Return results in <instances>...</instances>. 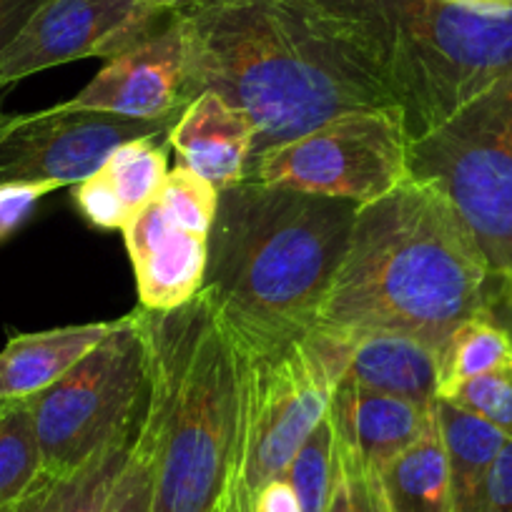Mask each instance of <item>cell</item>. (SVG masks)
<instances>
[{
  "label": "cell",
  "instance_id": "cb8c5ba5",
  "mask_svg": "<svg viewBox=\"0 0 512 512\" xmlns=\"http://www.w3.org/2000/svg\"><path fill=\"white\" fill-rule=\"evenodd\" d=\"M154 201L171 221L196 234L209 236L219 209V189L189 166L179 164L176 169H169Z\"/></svg>",
  "mask_w": 512,
  "mask_h": 512
},
{
  "label": "cell",
  "instance_id": "7c38bea8",
  "mask_svg": "<svg viewBox=\"0 0 512 512\" xmlns=\"http://www.w3.org/2000/svg\"><path fill=\"white\" fill-rule=\"evenodd\" d=\"M191 101L186 36L174 11L149 36L108 58L98 76L61 106L141 121H176Z\"/></svg>",
  "mask_w": 512,
  "mask_h": 512
},
{
  "label": "cell",
  "instance_id": "d6986e66",
  "mask_svg": "<svg viewBox=\"0 0 512 512\" xmlns=\"http://www.w3.org/2000/svg\"><path fill=\"white\" fill-rule=\"evenodd\" d=\"M362 480L379 512H452L450 465L435 417L410 447Z\"/></svg>",
  "mask_w": 512,
  "mask_h": 512
},
{
  "label": "cell",
  "instance_id": "9a60e30c",
  "mask_svg": "<svg viewBox=\"0 0 512 512\" xmlns=\"http://www.w3.org/2000/svg\"><path fill=\"white\" fill-rule=\"evenodd\" d=\"M254 136L246 113L219 93L201 91L169 128L166 144L176 151L181 166H189L221 191L244 181Z\"/></svg>",
  "mask_w": 512,
  "mask_h": 512
},
{
  "label": "cell",
  "instance_id": "52a82bcc",
  "mask_svg": "<svg viewBox=\"0 0 512 512\" xmlns=\"http://www.w3.org/2000/svg\"><path fill=\"white\" fill-rule=\"evenodd\" d=\"M149 397V342L141 309L116 319V329L33 397L43 472L56 480L76 475L93 457L126 445Z\"/></svg>",
  "mask_w": 512,
  "mask_h": 512
},
{
  "label": "cell",
  "instance_id": "5b68a950",
  "mask_svg": "<svg viewBox=\"0 0 512 512\" xmlns=\"http://www.w3.org/2000/svg\"><path fill=\"white\" fill-rule=\"evenodd\" d=\"M139 309L149 342L141 422L154 442L151 512H219L239 470V349L204 294L171 312Z\"/></svg>",
  "mask_w": 512,
  "mask_h": 512
},
{
  "label": "cell",
  "instance_id": "7a4b0ae2",
  "mask_svg": "<svg viewBox=\"0 0 512 512\" xmlns=\"http://www.w3.org/2000/svg\"><path fill=\"white\" fill-rule=\"evenodd\" d=\"M357 211L352 201L262 181L219 191L201 294L239 347H272L312 332Z\"/></svg>",
  "mask_w": 512,
  "mask_h": 512
},
{
  "label": "cell",
  "instance_id": "4fadbf2b",
  "mask_svg": "<svg viewBox=\"0 0 512 512\" xmlns=\"http://www.w3.org/2000/svg\"><path fill=\"white\" fill-rule=\"evenodd\" d=\"M123 239L141 307L171 312L199 297L209 264V236L179 226L151 201L123 226Z\"/></svg>",
  "mask_w": 512,
  "mask_h": 512
},
{
  "label": "cell",
  "instance_id": "3957f363",
  "mask_svg": "<svg viewBox=\"0 0 512 512\" xmlns=\"http://www.w3.org/2000/svg\"><path fill=\"white\" fill-rule=\"evenodd\" d=\"M176 16L191 98L214 91L246 113L256 134L251 161L334 116L390 106L334 56L292 0H191Z\"/></svg>",
  "mask_w": 512,
  "mask_h": 512
},
{
  "label": "cell",
  "instance_id": "ba28073f",
  "mask_svg": "<svg viewBox=\"0 0 512 512\" xmlns=\"http://www.w3.org/2000/svg\"><path fill=\"white\" fill-rule=\"evenodd\" d=\"M410 179V134L397 108H359L264 151L244 181L364 206Z\"/></svg>",
  "mask_w": 512,
  "mask_h": 512
},
{
  "label": "cell",
  "instance_id": "603a6c76",
  "mask_svg": "<svg viewBox=\"0 0 512 512\" xmlns=\"http://www.w3.org/2000/svg\"><path fill=\"white\" fill-rule=\"evenodd\" d=\"M339 465V440L332 415L327 412L322 422L314 427L312 435L304 440L294 460L287 467L289 485L297 492L304 512L327 510L329 495H332L334 477Z\"/></svg>",
  "mask_w": 512,
  "mask_h": 512
},
{
  "label": "cell",
  "instance_id": "e0dca14e",
  "mask_svg": "<svg viewBox=\"0 0 512 512\" xmlns=\"http://www.w3.org/2000/svg\"><path fill=\"white\" fill-rule=\"evenodd\" d=\"M347 379L382 395L432 407L440 390V349L407 334H352Z\"/></svg>",
  "mask_w": 512,
  "mask_h": 512
},
{
  "label": "cell",
  "instance_id": "83f0119b",
  "mask_svg": "<svg viewBox=\"0 0 512 512\" xmlns=\"http://www.w3.org/2000/svg\"><path fill=\"white\" fill-rule=\"evenodd\" d=\"M61 186L53 181H13V184H0V241H6L8 236L16 234L36 206L41 204L46 196L58 191Z\"/></svg>",
  "mask_w": 512,
  "mask_h": 512
},
{
  "label": "cell",
  "instance_id": "d6a6232c",
  "mask_svg": "<svg viewBox=\"0 0 512 512\" xmlns=\"http://www.w3.org/2000/svg\"><path fill=\"white\" fill-rule=\"evenodd\" d=\"M324 512H357V507H354L352 475H349V467H347V460H344V455H342V447H339L337 477H334L332 495H329L327 510Z\"/></svg>",
  "mask_w": 512,
  "mask_h": 512
},
{
  "label": "cell",
  "instance_id": "277c9868",
  "mask_svg": "<svg viewBox=\"0 0 512 512\" xmlns=\"http://www.w3.org/2000/svg\"><path fill=\"white\" fill-rule=\"evenodd\" d=\"M334 56L402 113L412 141L512 73V3L292 0Z\"/></svg>",
  "mask_w": 512,
  "mask_h": 512
},
{
  "label": "cell",
  "instance_id": "f1b7e54d",
  "mask_svg": "<svg viewBox=\"0 0 512 512\" xmlns=\"http://www.w3.org/2000/svg\"><path fill=\"white\" fill-rule=\"evenodd\" d=\"M477 512H512V440L502 445L487 472Z\"/></svg>",
  "mask_w": 512,
  "mask_h": 512
},
{
  "label": "cell",
  "instance_id": "9c48e42d",
  "mask_svg": "<svg viewBox=\"0 0 512 512\" xmlns=\"http://www.w3.org/2000/svg\"><path fill=\"white\" fill-rule=\"evenodd\" d=\"M236 344V342H234ZM241 364V485L259 487L287 475L289 462L327 417L337 374L309 334L262 349L239 347Z\"/></svg>",
  "mask_w": 512,
  "mask_h": 512
},
{
  "label": "cell",
  "instance_id": "d4e9b609",
  "mask_svg": "<svg viewBox=\"0 0 512 512\" xmlns=\"http://www.w3.org/2000/svg\"><path fill=\"white\" fill-rule=\"evenodd\" d=\"M154 510V442L151 432L139 420L136 435L128 447L126 462L113 482L103 512H151Z\"/></svg>",
  "mask_w": 512,
  "mask_h": 512
},
{
  "label": "cell",
  "instance_id": "30bf717a",
  "mask_svg": "<svg viewBox=\"0 0 512 512\" xmlns=\"http://www.w3.org/2000/svg\"><path fill=\"white\" fill-rule=\"evenodd\" d=\"M166 121L66 111L61 103L36 113H16L0 136V184L53 181L76 186L93 174L118 146L149 136H166Z\"/></svg>",
  "mask_w": 512,
  "mask_h": 512
},
{
  "label": "cell",
  "instance_id": "d590c367",
  "mask_svg": "<svg viewBox=\"0 0 512 512\" xmlns=\"http://www.w3.org/2000/svg\"><path fill=\"white\" fill-rule=\"evenodd\" d=\"M442 3H452V6H467V8H500L512 3V0H442Z\"/></svg>",
  "mask_w": 512,
  "mask_h": 512
},
{
  "label": "cell",
  "instance_id": "8992f818",
  "mask_svg": "<svg viewBox=\"0 0 512 512\" xmlns=\"http://www.w3.org/2000/svg\"><path fill=\"white\" fill-rule=\"evenodd\" d=\"M410 179L445 196L497 287L512 279V73L412 141Z\"/></svg>",
  "mask_w": 512,
  "mask_h": 512
},
{
  "label": "cell",
  "instance_id": "484cf974",
  "mask_svg": "<svg viewBox=\"0 0 512 512\" xmlns=\"http://www.w3.org/2000/svg\"><path fill=\"white\" fill-rule=\"evenodd\" d=\"M445 400L475 412L512 440V362L460 384Z\"/></svg>",
  "mask_w": 512,
  "mask_h": 512
},
{
  "label": "cell",
  "instance_id": "836d02e7",
  "mask_svg": "<svg viewBox=\"0 0 512 512\" xmlns=\"http://www.w3.org/2000/svg\"><path fill=\"white\" fill-rule=\"evenodd\" d=\"M487 312L492 314V319H495V322L500 324V327L505 329L512 339V279H507L505 284H500V287H497V292H495V297H492L490 309H487Z\"/></svg>",
  "mask_w": 512,
  "mask_h": 512
},
{
  "label": "cell",
  "instance_id": "ac0fdd59",
  "mask_svg": "<svg viewBox=\"0 0 512 512\" xmlns=\"http://www.w3.org/2000/svg\"><path fill=\"white\" fill-rule=\"evenodd\" d=\"M113 329L116 319L11 337L0 349V402L33 400L46 392Z\"/></svg>",
  "mask_w": 512,
  "mask_h": 512
},
{
  "label": "cell",
  "instance_id": "74e56055",
  "mask_svg": "<svg viewBox=\"0 0 512 512\" xmlns=\"http://www.w3.org/2000/svg\"><path fill=\"white\" fill-rule=\"evenodd\" d=\"M13 118H16V113H0V136L6 134L8 128H11Z\"/></svg>",
  "mask_w": 512,
  "mask_h": 512
},
{
  "label": "cell",
  "instance_id": "2e32d148",
  "mask_svg": "<svg viewBox=\"0 0 512 512\" xmlns=\"http://www.w3.org/2000/svg\"><path fill=\"white\" fill-rule=\"evenodd\" d=\"M161 136L118 146L88 179L73 186V204L88 224L118 229L151 204L169 174V144Z\"/></svg>",
  "mask_w": 512,
  "mask_h": 512
},
{
  "label": "cell",
  "instance_id": "ffe728a7",
  "mask_svg": "<svg viewBox=\"0 0 512 512\" xmlns=\"http://www.w3.org/2000/svg\"><path fill=\"white\" fill-rule=\"evenodd\" d=\"M432 410L450 465L452 512H477L487 472L507 437L490 422L455 402L435 400Z\"/></svg>",
  "mask_w": 512,
  "mask_h": 512
},
{
  "label": "cell",
  "instance_id": "8d00e7d4",
  "mask_svg": "<svg viewBox=\"0 0 512 512\" xmlns=\"http://www.w3.org/2000/svg\"><path fill=\"white\" fill-rule=\"evenodd\" d=\"M144 3H151V6L166 8V11H179V8L189 6L191 0H144Z\"/></svg>",
  "mask_w": 512,
  "mask_h": 512
},
{
  "label": "cell",
  "instance_id": "4dcf8cb0",
  "mask_svg": "<svg viewBox=\"0 0 512 512\" xmlns=\"http://www.w3.org/2000/svg\"><path fill=\"white\" fill-rule=\"evenodd\" d=\"M249 512H304L287 477L267 482L249 497Z\"/></svg>",
  "mask_w": 512,
  "mask_h": 512
},
{
  "label": "cell",
  "instance_id": "1f68e13d",
  "mask_svg": "<svg viewBox=\"0 0 512 512\" xmlns=\"http://www.w3.org/2000/svg\"><path fill=\"white\" fill-rule=\"evenodd\" d=\"M68 477L66 480H56V477H43L41 485L31 492L28 497H23L18 505L8 507L3 512H58L61 510V502L66 497Z\"/></svg>",
  "mask_w": 512,
  "mask_h": 512
},
{
  "label": "cell",
  "instance_id": "6da1fadb",
  "mask_svg": "<svg viewBox=\"0 0 512 512\" xmlns=\"http://www.w3.org/2000/svg\"><path fill=\"white\" fill-rule=\"evenodd\" d=\"M495 279L445 196L417 179L359 206L314 327L395 332L435 349L490 309Z\"/></svg>",
  "mask_w": 512,
  "mask_h": 512
},
{
  "label": "cell",
  "instance_id": "44dd1931",
  "mask_svg": "<svg viewBox=\"0 0 512 512\" xmlns=\"http://www.w3.org/2000/svg\"><path fill=\"white\" fill-rule=\"evenodd\" d=\"M512 362V339L490 312H480L462 322L440 352V390L445 400L460 384Z\"/></svg>",
  "mask_w": 512,
  "mask_h": 512
},
{
  "label": "cell",
  "instance_id": "5bb4252c",
  "mask_svg": "<svg viewBox=\"0 0 512 512\" xmlns=\"http://www.w3.org/2000/svg\"><path fill=\"white\" fill-rule=\"evenodd\" d=\"M344 460L359 477H372L432 425V407L359 387L344 377L329 407Z\"/></svg>",
  "mask_w": 512,
  "mask_h": 512
},
{
  "label": "cell",
  "instance_id": "e575fe53",
  "mask_svg": "<svg viewBox=\"0 0 512 512\" xmlns=\"http://www.w3.org/2000/svg\"><path fill=\"white\" fill-rule=\"evenodd\" d=\"M219 512H249V492L241 485L239 475L231 477L224 500L219 505Z\"/></svg>",
  "mask_w": 512,
  "mask_h": 512
},
{
  "label": "cell",
  "instance_id": "7402d4cb",
  "mask_svg": "<svg viewBox=\"0 0 512 512\" xmlns=\"http://www.w3.org/2000/svg\"><path fill=\"white\" fill-rule=\"evenodd\" d=\"M43 477L31 400L0 402V512L31 495Z\"/></svg>",
  "mask_w": 512,
  "mask_h": 512
},
{
  "label": "cell",
  "instance_id": "f546056e",
  "mask_svg": "<svg viewBox=\"0 0 512 512\" xmlns=\"http://www.w3.org/2000/svg\"><path fill=\"white\" fill-rule=\"evenodd\" d=\"M51 0H0V53L6 51L18 33L33 21L38 11Z\"/></svg>",
  "mask_w": 512,
  "mask_h": 512
},
{
  "label": "cell",
  "instance_id": "4316f807",
  "mask_svg": "<svg viewBox=\"0 0 512 512\" xmlns=\"http://www.w3.org/2000/svg\"><path fill=\"white\" fill-rule=\"evenodd\" d=\"M128 447H131V442L111 447V450L93 457L76 475L68 477L66 497H63L58 512H103L108 492H111L113 482H116L118 472L126 462Z\"/></svg>",
  "mask_w": 512,
  "mask_h": 512
},
{
  "label": "cell",
  "instance_id": "8fae6325",
  "mask_svg": "<svg viewBox=\"0 0 512 512\" xmlns=\"http://www.w3.org/2000/svg\"><path fill=\"white\" fill-rule=\"evenodd\" d=\"M171 13L144 0H51L0 53V91L63 63L113 58Z\"/></svg>",
  "mask_w": 512,
  "mask_h": 512
}]
</instances>
